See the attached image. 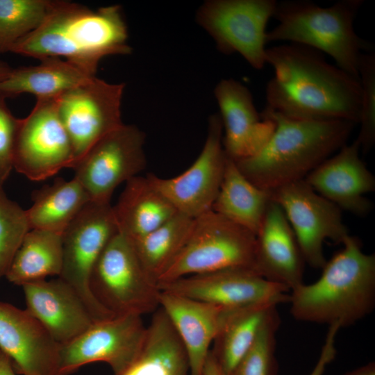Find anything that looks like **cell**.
Returning a JSON list of instances; mask_svg holds the SVG:
<instances>
[{
	"label": "cell",
	"mask_w": 375,
	"mask_h": 375,
	"mask_svg": "<svg viewBox=\"0 0 375 375\" xmlns=\"http://www.w3.org/2000/svg\"><path fill=\"white\" fill-rule=\"evenodd\" d=\"M274 69L265 88V107L298 119H342L358 124L359 78L327 62L312 48L285 43L267 48Z\"/></svg>",
	"instance_id": "1"
},
{
	"label": "cell",
	"mask_w": 375,
	"mask_h": 375,
	"mask_svg": "<svg viewBox=\"0 0 375 375\" xmlns=\"http://www.w3.org/2000/svg\"><path fill=\"white\" fill-rule=\"evenodd\" d=\"M127 26L119 6L92 10L56 1L42 24L17 42L10 52L41 60L64 57L91 76L110 55L131 53Z\"/></svg>",
	"instance_id": "2"
},
{
	"label": "cell",
	"mask_w": 375,
	"mask_h": 375,
	"mask_svg": "<svg viewBox=\"0 0 375 375\" xmlns=\"http://www.w3.org/2000/svg\"><path fill=\"white\" fill-rule=\"evenodd\" d=\"M260 115L275 124L271 138L256 155L235 162L252 183L269 192L304 180L347 143L356 125L342 119L290 118L267 107Z\"/></svg>",
	"instance_id": "3"
},
{
	"label": "cell",
	"mask_w": 375,
	"mask_h": 375,
	"mask_svg": "<svg viewBox=\"0 0 375 375\" xmlns=\"http://www.w3.org/2000/svg\"><path fill=\"white\" fill-rule=\"evenodd\" d=\"M342 244L315 282L291 290L290 313L295 319L342 328L373 311L375 255L365 253L356 237L349 235Z\"/></svg>",
	"instance_id": "4"
},
{
	"label": "cell",
	"mask_w": 375,
	"mask_h": 375,
	"mask_svg": "<svg viewBox=\"0 0 375 375\" xmlns=\"http://www.w3.org/2000/svg\"><path fill=\"white\" fill-rule=\"evenodd\" d=\"M362 0H340L321 7L307 0L276 3L277 25L267 31V42H288L329 55L336 65L359 78L358 63L372 45L355 31L353 22Z\"/></svg>",
	"instance_id": "5"
},
{
	"label": "cell",
	"mask_w": 375,
	"mask_h": 375,
	"mask_svg": "<svg viewBox=\"0 0 375 375\" xmlns=\"http://www.w3.org/2000/svg\"><path fill=\"white\" fill-rule=\"evenodd\" d=\"M255 249L253 233L210 210L193 219L185 244L158 284L228 269L256 272Z\"/></svg>",
	"instance_id": "6"
},
{
	"label": "cell",
	"mask_w": 375,
	"mask_h": 375,
	"mask_svg": "<svg viewBox=\"0 0 375 375\" xmlns=\"http://www.w3.org/2000/svg\"><path fill=\"white\" fill-rule=\"evenodd\" d=\"M90 287L99 302L115 316H142L160 306L158 283L144 269L131 240L119 231L97 260Z\"/></svg>",
	"instance_id": "7"
},
{
	"label": "cell",
	"mask_w": 375,
	"mask_h": 375,
	"mask_svg": "<svg viewBox=\"0 0 375 375\" xmlns=\"http://www.w3.org/2000/svg\"><path fill=\"white\" fill-rule=\"evenodd\" d=\"M118 228L110 203L90 201L62 233V265L58 276L78 295L94 322L115 315L90 287L94 267Z\"/></svg>",
	"instance_id": "8"
},
{
	"label": "cell",
	"mask_w": 375,
	"mask_h": 375,
	"mask_svg": "<svg viewBox=\"0 0 375 375\" xmlns=\"http://www.w3.org/2000/svg\"><path fill=\"white\" fill-rule=\"evenodd\" d=\"M275 0H208L198 9L196 19L222 53L240 54L254 69L266 64V31Z\"/></svg>",
	"instance_id": "9"
},
{
	"label": "cell",
	"mask_w": 375,
	"mask_h": 375,
	"mask_svg": "<svg viewBox=\"0 0 375 375\" xmlns=\"http://www.w3.org/2000/svg\"><path fill=\"white\" fill-rule=\"evenodd\" d=\"M145 135L122 124L98 142L74 165L75 178L91 201L110 203L115 189L145 169Z\"/></svg>",
	"instance_id": "10"
},
{
	"label": "cell",
	"mask_w": 375,
	"mask_h": 375,
	"mask_svg": "<svg viewBox=\"0 0 375 375\" xmlns=\"http://www.w3.org/2000/svg\"><path fill=\"white\" fill-rule=\"evenodd\" d=\"M57 98L37 99L31 112L19 119L13 169L31 181L45 180L72 168L74 155L58 112Z\"/></svg>",
	"instance_id": "11"
},
{
	"label": "cell",
	"mask_w": 375,
	"mask_h": 375,
	"mask_svg": "<svg viewBox=\"0 0 375 375\" xmlns=\"http://www.w3.org/2000/svg\"><path fill=\"white\" fill-rule=\"evenodd\" d=\"M283 210L299 244L306 263L322 269L326 262L323 244L329 239L342 243L349 235L342 210L316 192L305 180L269 192Z\"/></svg>",
	"instance_id": "12"
},
{
	"label": "cell",
	"mask_w": 375,
	"mask_h": 375,
	"mask_svg": "<svg viewBox=\"0 0 375 375\" xmlns=\"http://www.w3.org/2000/svg\"><path fill=\"white\" fill-rule=\"evenodd\" d=\"M147 332L142 316L126 315L94 322L72 340L59 345L56 375H69L84 365L104 362L122 374L139 353Z\"/></svg>",
	"instance_id": "13"
},
{
	"label": "cell",
	"mask_w": 375,
	"mask_h": 375,
	"mask_svg": "<svg viewBox=\"0 0 375 375\" xmlns=\"http://www.w3.org/2000/svg\"><path fill=\"white\" fill-rule=\"evenodd\" d=\"M124 86L94 76L57 98L58 115L72 144L74 165L97 142L123 124Z\"/></svg>",
	"instance_id": "14"
},
{
	"label": "cell",
	"mask_w": 375,
	"mask_h": 375,
	"mask_svg": "<svg viewBox=\"0 0 375 375\" xmlns=\"http://www.w3.org/2000/svg\"><path fill=\"white\" fill-rule=\"evenodd\" d=\"M222 137L220 116L212 115L209 119L203 147L188 169L170 178L153 174L147 176L178 212L194 219L212 209L222 183L227 160Z\"/></svg>",
	"instance_id": "15"
},
{
	"label": "cell",
	"mask_w": 375,
	"mask_h": 375,
	"mask_svg": "<svg viewBox=\"0 0 375 375\" xmlns=\"http://www.w3.org/2000/svg\"><path fill=\"white\" fill-rule=\"evenodd\" d=\"M160 290L235 308L259 303L289 302L287 287L269 281L250 269L235 268L190 275L158 284Z\"/></svg>",
	"instance_id": "16"
},
{
	"label": "cell",
	"mask_w": 375,
	"mask_h": 375,
	"mask_svg": "<svg viewBox=\"0 0 375 375\" xmlns=\"http://www.w3.org/2000/svg\"><path fill=\"white\" fill-rule=\"evenodd\" d=\"M360 152L356 140L347 143L304 180L342 210L362 217L372 210V203L365 194L374 191L375 178L361 159Z\"/></svg>",
	"instance_id": "17"
},
{
	"label": "cell",
	"mask_w": 375,
	"mask_h": 375,
	"mask_svg": "<svg viewBox=\"0 0 375 375\" xmlns=\"http://www.w3.org/2000/svg\"><path fill=\"white\" fill-rule=\"evenodd\" d=\"M214 92L220 111L226 156L238 161L256 155L271 138L274 122L261 116L249 90L236 80H221Z\"/></svg>",
	"instance_id": "18"
},
{
	"label": "cell",
	"mask_w": 375,
	"mask_h": 375,
	"mask_svg": "<svg viewBox=\"0 0 375 375\" xmlns=\"http://www.w3.org/2000/svg\"><path fill=\"white\" fill-rule=\"evenodd\" d=\"M59 345L28 310L0 301V350L20 375H56Z\"/></svg>",
	"instance_id": "19"
},
{
	"label": "cell",
	"mask_w": 375,
	"mask_h": 375,
	"mask_svg": "<svg viewBox=\"0 0 375 375\" xmlns=\"http://www.w3.org/2000/svg\"><path fill=\"white\" fill-rule=\"evenodd\" d=\"M305 263L283 210L271 200L256 235V272L291 291L303 283Z\"/></svg>",
	"instance_id": "20"
},
{
	"label": "cell",
	"mask_w": 375,
	"mask_h": 375,
	"mask_svg": "<svg viewBox=\"0 0 375 375\" xmlns=\"http://www.w3.org/2000/svg\"><path fill=\"white\" fill-rule=\"evenodd\" d=\"M22 287L26 310L43 325L58 345L72 340L94 322L81 299L59 277Z\"/></svg>",
	"instance_id": "21"
},
{
	"label": "cell",
	"mask_w": 375,
	"mask_h": 375,
	"mask_svg": "<svg viewBox=\"0 0 375 375\" xmlns=\"http://www.w3.org/2000/svg\"><path fill=\"white\" fill-rule=\"evenodd\" d=\"M159 302L183 344L190 374L202 375L224 308L161 290Z\"/></svg>",
	"instance_id": "22"
},
{
	"label": "cell",
	"mask_w": 375,
	"mask_h": 375,
	"mask_svg": "<svg viewBox=\"0 0 375 375\" xmlns=\"http://www.w3.org/2000/svg\"><path fill=\"white\" fill-rule=\"evenodd\" d=\"M112 209L119 232L131 240L150 233L178 212L147 176H140L126 183Z\"/></svg>",
	"instance_id": "23"
},
{
	"label": "cell",
	"mask_w": 375,
	"mask_h": 375,
	"mask_svg": "<svg viewBox=\"0 0 375 375\" xmlns=\"http://www.w3.org/2000/svg\"><path fill=\"white\" fill-rule=\"evenodd\" d=\"M142 347L119 375H188L183 344L168 316L160 307L153 312Z\"/></svg>",
	"instance_id": "24"
},
{
	"label": "cell",
	"mask_w": 375,
	"mask_h": 375,
	"mask_svg": "<svg viewBox=\"0 0 375 375\" xmlns=\"http://www.w3.org/2000/svg\"><path fill=\"white\" fill-rule=\"evenodd\" d=\"M278 305L259 303L224 308L210 352L225 375H231L254 343L264 322Z\"/></svg>",
	"instance_id": "25"
},
{
	"label": "cell",
	"mask_w": 375,
	"mask_h": 375,
	"mask_svg": "<svg viewBox=\"0 0 375 375\" xmlns=\"http://www.w3.org/2000/svg\"><path fill=\"white\" fill-rule=\"evenodd\" d=\"M38 65L12 69L0 83V93L6 97L28 93L37 99L56 98L91 76L66 60L49 57Z\"/></svg>",
	"instance_id": "26"
},
{
	"label": "cell",
	"mask_w": 375,
	"mask_h": 375,
	"mask_svg": "<svg viewBox=\"0 0 375 375\" xmlns=\"http://www.w3.org/2000/svg\"><path fill=\"white\" fill-rule=\"evenodd\" d=\"M270 193L252 183L227 157L224 177L212 210L255 235L271 201Z\"/></svg>",
	"instance_id": "27"
},
{
	"label": "cell",
	"mask_w": 375,
	"mask_h": 375,
	"mask_svg": "<svg viewBox=\"0 0 375 375\" xmlns=\"http://www.w3.org/2000/svg\"><path fill=\"white\" fill-rule=\"evenodd\" d=\"M32 206L26 210L31 229L62 233L67 226L91 201L81 183L73 178H56L32 194Z\"/></svg>",
	"instance_id": "28"
},
{
	"label": "cell",
	"mask_w": 375,
	"mask_h": 375,
	"mask_svg": "<svg viewBox=\"0 0 375 375\" xmlns=\"http://www.w3.org/2000/svg\"><path fill=\"white\" fill-rule=\"evenodd\" d=\"M62 265V233L31 229L24 237L5 277L24 285L60 276Z\"/></svg>",
	"instance_id": "29"
},
{
	"label": "cell",
	"mask_w": 375,
	"mask_h": 375,
	"mask_svg": "<svg viewBox=\"0 0 375 375\" xmlns=\"http://www.w3.org/2000/svg\"><path fill=\"white\" fill-rule=\"evenodd\" d=\"M192 221L177 212L150 233L131 239L144 269L157 283L185 244Z\"/></svg>",
	"instance_id": "30"
},
{
	"label": "cell",
	"mask_w": 375,
	"mask_h": 375,
	"mask_svg": "<svg viewBox=\"0 0 375 375\" xmlns=\"http://www.w3.org/2000/svg\"><path fill=\"white\" fill-rule=\"evenodd\" d=\"M56 1L0 0V53L38 28Z\"/></svg>",
	"instance_id": "31"
},
{
	"label": "cell",
	"mask_w": 375,
	"mask_h": 375,
	"mask_svg": "<svg viewBox=\"0 0 375 375\" xmlns=\"http://www.w3.org/2000/svg\"><path fill=\"white\" fill-rule=\"evenodd\" d=\"M276 307L264 322L254 343L240 360L231 375H278L276 334L280 325Z\"/></svg>",
	"instance_id": "32"
},
{
	"label": "cell",
	"mask_w": 375,
	"mask_h": 375,
	"mask_svg": "<svg viewBox=\"0 0 375 375\" xmlns=\"http://www.w3.org/2000/svg\"><path fill=\"white\" fill-rule=\"evenodd\" d=\"M30 230L26 210L10 199L0 186V279Z\"/></svg>",
	"instance_id": "33"
},
{
	"label": "cell",
	"mask_w": 375,
	"mask_h": 375,
	"mask_svg": "<svg viewBox=\"0 0 375 375\" xmlns=\"http://www.w3.org/2000/svg\"><path fill=\"white\" fill-rule=\"evenodd\" d=\"M361 86V102L358 124L360 130L356 139L360 151L367 153L375 143V53L363 52L358 63Z\"/></svg>",
	"instance_id": "34"
},
{
	"label": "cell",
	"mask_w": 375,
	"mask_h": 375,
	"mask_svg": "<svg viewBox=\"0 0 375 375\" xmlns=\"http://www.w3.org/2000/svg\"><path fill=\"white\" fill-rule=\"evenodd\" d=\"M6 97L0 93V186L13 169V153L19 119L8 108Z\"/></svg>",
	"instance_id": "35"
},
{
	"label": "cell",
	"mask_w": 375,
	"mask_h": 375,
	"mask_svg": "<svg viewBox=\"0 0 375 375\" xmlns=\"http://www.w3.org/2000/svg\"><path fill=\"white\" fill-rule=\"evenodd\" d=\"M340 328L337 324L329 326L318 360L309 375H324L326 366L334 360L336 356L335 338Z\"/></svg>",
	"instance_id": "36"
},
{
	"label": "cell",
	"mask_w": 375,
	"mask_h": 375,
	"mask_svg": "<svg viewBox=\"0 0 375 375\" xmlns=\"http://www.w3.org/2000/svg\"><path fill=\"white\" fill-rule=\"evenodd\" d=\"M202 375H225L219 367L210 351L206 360Z\"/></svg>",
	"instance_id": "37"
},
{
	"label": "cell",
	"mask_w": 375,
	"mask_h": 375,
	"mask_svg": "<svg viewBox=\"0 0 375 375\" xmlns=\"http://www.w3.org/2000/svg\"><path fill=\"white\" fill-rule=\"evenodd\" d=\"M10 358L0 350V375H17Z\"/></svg>",
	"instance_id": "38"
},
{
	"label": "cell",
	"mask_w": 375,
	"mask_h": 375,
	"mask_svg": "<svg viewBox=\"0 0 375 375\" xmlns=\"http://www.w3.org/2000/svg\"><path fill=\"white\" fill-rule=\"evenodd\" d=\"M344 375H375V363L370 362L354 370L349 372Z\"/></svg>",
	"instance_id": "39"
},
{
	"label": "cell",
	"mask_w": 375,
	"mask_h": 375,
	"mask_svg": "<svg viewBox=\"0 0 375 375\" xmlns=\"http://www.w3.org/2000/svg\"><path fill=\"white\" fill-rule=\"evenodd\" d=\"M12 69L7 63L0 61V83L8 77Z\"/></svg>",
	"instance_id": "40"
}]
</instances>
